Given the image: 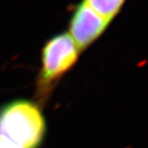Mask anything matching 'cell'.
<instances>
[{
	"label": "cell",
	"instance_id": "6da1fadb",
	"mask_svg": "<svg viewBox=\"0 0 148 148\" xmlns=\"http://www.w3.org/2000/svg\"><path fill=\"white\" fill-rule=\"evenodd\" d=\"M45 133V119L33 101L16 99L0 107V135L18 148H38Z\"/></svg>",
	"mask_w": 148,
	"mask_h": 148
},
{
	"label": "cell",
	"instance_id": "7a4b0ae2",
	"mask_svg": "<svg viewBox=\"0 0 148 148\" xmlns=\"http://www.w3.org/2000/svg\"><path fill=\"white\" fill-rule=\"evenodd\" d=\"M80 50L69 33L52 37L41 51V67L38 79V94L45 98L55 83L76 64Z\"/></svg>",
	"mask_w": 148,
	"mask_h": 148
},
{
	"label": "cell",
	"instance_id": "277c9868",
	"mask_svg": "<svg viewBox=\"0 0 148 148\" xmlns=\"http://www.w3.org/2000/svg\"><path fill=\"white\" fill-rule=\"evenodd\" d=\"M97 14L109 21L119 13L126 0H85Z\"/></svg>",
	"mask_w": 148,
	"mask_h": 148
},
{
	"label": "cell",
	"instance_id": "5b68a950",
	"mask_svg": "<svg viewBox=\"0 0 148 148\" xmlns=\"http://www.w3.org/2000/svg\"><path fill=\"white\" fill-rule=\"evenodd\" d=\"M0 148H18V147L0 135Z\"/></svg>",
	"mask_w": 148,
	"mask_h": 148
},
{
	"label": "cell",
	"instance_id": "3957f363",
	"mask_svg": "<svg viewBox=\"0 0 148 148\" xmlns=\"http://www.w3.org/2000/svg\"><path fill=\"white\" fill-rule=\"evenodd\" d=\"M110 21L97 14L85 0L74 9L69 23V35L79 50L92 44L104 33Z\"/></svg>",
	"mask_w": 148,
	"mask_h": 148
}]
</instances>
